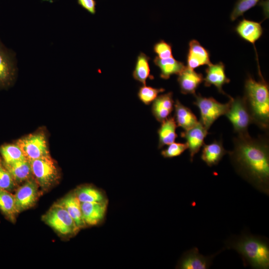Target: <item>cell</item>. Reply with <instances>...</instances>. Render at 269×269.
<instances>
[{
    "mask_svg": "<svg viewBox=\"0 0 269 269\" xmlns=\"http://www.w3.org/2000/svg\"><path fill=\"white\" fill-rule=\"evenodd\" d=\"M228 151L237 172L259 191L269 195V148L267 139L238 134Z\"/></svg>",
    "mask_w": 269,
    "mask_h": 269,
    "instance_id": "obj_1",
    "label": "cell"
},
{
    "mask_svg": "<svg viewBox=\"0 0 269 269\" xmlns=\"http://www.w3.org/2000/svg\"><path fill=\"white\" fill-rule=\"evenodd\" d=\"M225 249H233L241 256L244 267L256 269L269 268L268 240L248 232L228 239Z\"/></svg>",
    "mask_w": 269,
    "mask_h": 269,
    "instance_id": "obj_2",
    "label": "cell"
},
{
    "mask_svg": "<svg viewBox=\"0 0 269 269\" xmlns=\"http://www.w3.org/2000/svg\"><path fill=\"white\" fill-rule=\"evenodd\" d=\"M261 79L256 81L249 75L245 83L244 97L253 123L267 130L269 126V86L260 72Z\"/></svg>",
    "mask_w": 269,
    "mask_h": 269,
    "instance_id": "obj_3",
    "label": "cell"
},
{
    "mask_svg": "<svg viewBox=\"0 0 269 269\" xmlns=\"http://www.w3.org/2000/svg\"><path fill=\"white\" fill-rule=\"evenodd\" d=\"M42 220L64 236L75 235L80 230L67 211L57 203L43 216Z\"/></svg>",
    "mask_w": 269,
    "mask_h": 269,
    "instance_id": "obj_4",
    "label": "cell"
},
{
    "mask_svg": "<svg viewBox=\"0 0 269 269\" xmlns=\"http://www.w3.org/2000/svg\"><path fill=\"white\" fill-rule=\"evenodd\" d=\"M193 104L200 111V122L208 130L214 122L220 117L225 115L229 106V102L222 104L212 97H202L200 94L194 95Z\"/></svg>",
    "mask_w": 269,
    "mask_h": 269,
    "instance_id": "obj_5",
    "label": "cell"
},
{
    "mask_svg": "<svg viewBox=\"0 0 269 269\" xmlns=\"http://www.w3.org/2000/svg\"><path fill=\"white\" fill-rule=\"evenodd\" d=\"M34 178L43 190L54 185L59 178L58 168L51 156L30 161Z\"/></svg>",
    "mask_w": 269,
    "mask_h": 269,
    "instance_id": "obj_6",
    "label": "cell"
},
{
    "mask_svg": "<svg viewBox=\"0 0 269 269\" xmlns=\"http://www.w3.org/2000/svg\"><path fill=\"white\" fill-rule=\"evenodd\" d=\"M229 98V106L225 115L238 134L248 133V128L253 120L244 97L233 98L231 97Z\"/></svg>",
    "mask_w": 269,
    "mask_h": 269,
    "instance_id": "obj_7",
    "label": "cell"
},
{
    "mask_svg": "<svg viewBox=\"0 0 269 269\" xmlns=\"http://www.w3.org/2000/svg\"><path fill=\"white\" fill-rule=\"evenodd\" d=\"M16 143L21 149L26 159L29 161L50 156L46 137L42 133L30 134L19 139Z\"/></svg>",
    "mask_w": 269,
    "mask_h": 269,
    "instance_id": "obj_8",
    "label": "cell"
},
{
    "mask_svg": "<svg viewBox=\"0 0 269 269\" xmlns=\"http://www.w3.org/2000/svg\"><path fill=\"white\" fill-rule=\"evenodd\" d=\"M16 71L15 54L0 39V89H6L13 84Z\"/></svg>",
    "mask_w": 269,
    "mask_h": 269,
    "instance_id": "obj_9",
    "label": "cell"
},
{
    "mask_svg": "<svg viewBox=\"0 0 269 269\" xmlns=\"http://www.w3.org/2000/svg\"><path fill=\"white\" fill-rule=\"evenodd\" d=\"M38 184L31 178L18 188L14 196L15 207L17 213L33 206L39 196Z\"/></svg>",
    "mask_w": 269,
    "mask_h": 269,
    "instance_id": "obj_10",
    "label": "cell"
},
{
    "mask_svg": "<svg viewBox=\"0 0 269 269\" xmlns=\"http://www.w3.org/2000/svg\"><path fill=\"white\" fill-rule=\"evenodd\" d=\"M210 256H204L200 254L196 247L186 251L183 255L177 264L176 268L180 269H207L212 264L214 258L220 253Z\"/></svg>",
    "mask_w": 269,
    "mask_h": 269,
    "instance_id": "obj_11",
    "label": "cell"
},
{
    "mask_svg": "<svg viewBox=\"0 0 269 269\" xmlns=\"http://www.w3.org/2000/svg\"><path fill=\"white\" fill-rule=\"evenodd\" d=\"M208 134V130L200 122L192 128L181 133V136L186 140L190 161H193L195 154L198 152L204 144V139Z\"/></svg>",
    "mask_w": 269,
    "mask_h": 269,
    "instance_id": "obj_12",
    "label": "cell"
},
{
    "mask_svg": "<svg viewBox=\"0 0 269 269\" xmlns=\"http://www.w3.org/2000/svg\"><path fill=\"white\" fill-rule=\"evenodd\" d=\"M206 75L203 81L205 87L213 85L217 89L218 92L230 98L223 91V86L230 81L226 75L225 65L223 63L220 62L217 64L212 63L208 66L205 69Z\"/></svg>",
    "mask_w": 269,
    "mask_h": 269,
    "instance_id": "obj_13",
    "label": "cell"
},
{
    "mask_svg": "<svg viewBox=\"0 0 269 269\" xmlns=\"http://www.w3.org/2000/svg\"><path fill=\"white\" fill-rule=\"evenodd\" d=\"M209 51L196 40L193 39L189 43V49L187 54V67L193 69L202 65H210V61Z\"/></svg>",
    "mask_w": 269,
    "mask_h": 269,
    "instance_id": "obj_14",
    "label": "cell"
},
{
    "mask_svg": "<svg viewBox=\"0 0 269 269\" xmlns=\"http://www.w3.org/2000/svg\"><path fill=\"white\" fill-rule=\"evenodd\" d=\"M108 203L81 202L83 220L86 225L99 224L104 219Z\"/></svg>",
    "mask_w": 269,
    "mask_h": 269,
    "instance_id": "obj_15",
    "label": "cell"
},
{
    "mask_svg": "<svg viewBox=\"0 0 269 269\" xmlns=\"http://www.w3.org/2000/svg\"><path fill=\"white\" fill-rule=\"evenodd\" d=\"M178 75L177 82L180 92L185 95L196 94V90L204 80L202 74L187 67Z\"/></svg>",
    "mask_w": 269,
    "mask_h": 269,
    "instance_id": "obj_16",
    "label": "cell"
},
{
    "mask_svg": "<svg viewBox=\"0 0 269 269\" xmlns=\"http://www.w3.org/2000/svg\"><path fill=\"white\" fill-rule=\"evenodd\" d=\"M174 102L171 92L158 95L152 103L151 113L155 119L162 123L170 117Z\"/></svg>",
    "mask_w": 269,
    "mask_h": 269,
    "instance_id": "obj_17",
    "label": "cell"
},
{
    "mask_svg": "<svg viewBox=\"0 0 269 269\" xmlns=\"http://www.w3.org/2000/svg\"><path fill=\"white\" fill-rule=\"evenodd\" d=\"M235 31L242 39L255 45L263 33L261 22L243 19L237 25Z\"/></svg>",
    "mask_w": 269,
    "mask_h": 269,
    "instance_id": "obj_18",
    "label": "cell"
},
{
    "mask_svg": "<svg viewBox=\"0 0 269 269\" xmlns=\"http://www.w3.org/2000/svg\"><path fill=\"white\" fill-rule=\"evenodd\" d=\"M57 203L67 211L80 229L86 226L82 217L81 202L74 192L68 194Z\"/></svg>",
    "mask_w": 269,
    "mask_h": 269,
    "instance_id": "obj_19",
    "label": "cell"
},
{
    "mask_svg": "<svg viewBox=\"0 0 269 269\" xmlns=\"http://www.w3.org/2000/svg\"><path fill=\"white\" fill-rule=\"evenodd\" d=\"M202 147L201 158L210 167L217 165L223 156L228 153L222 141L215 140L210 144H204Z\"/></svg>",
    "mask_w": 269,
    "mask_h": 269,
    "instance_id": "obj_20",
    "label": "cell"
},
{
    "mask_svg": "<svg viewBox=\"0 0 269 269\" xmlns=\"http://www.w3.org/2000/svg\"><path fill=\"white\" fill-rule=\"evenodd\" d=\"M174 119L176 125L184 131L192 128L199 122L192 111L183 105L178 100H176L174 102Z\"/></svg>",
    "mask_w": 269,
    "mask_h": 269,
    "instance_id": "obj_21",
    "label": "cell"
},
{
    "mask_svg": "<svg viewBox=\"0 0 269 269\" xmlns=\"http://www.w3.org/2000/svg\"><path fill=\"white\" fill-rule=\"evenodd\" d=\"M3 165L9 172L16 183H21L32 178L30 162L26 159Z\"/></svg>",
    "mask_w": 269,
    "mask_h": 269,
    "instance_id": "obj_22",
    "label": "cell"
},
{
    "mask_svg": "<svg viewBox=\"0 0 269 269\" xmlns=\"http://www.w3.org/2000/svg\"><path fill=\"white\" fill-rule=\"evenodd\" d=\"M153 62L160 70V77L165 80L172 75H178L186 67L183 62L176 60L173 57L162 59L156 56Z\"/></svg>",
    "mask_w": 269,
    "mask_h": 269,
    "instance_id": "obj_23",
    "label": "cell"
},
{
    "mask_svg": "<svg viewBox=\"0 0 269 269\" xmlns=\"http://www.w3.org/2000/svg\"><path fill=\"white\" fill-rule=\"evenodd\" d=\"M177 127L174 117H169L161 123V125L157 131L158 148H161L175 141L177 137V134L176 133Z\"/></svg>",
    "mask_w": 269,
    "mask_h": 269,
    "instance_id": "obj_24",
    "label": "cell"
},
{
    "mask_svg": "<svg viewBox=\"0 0 269 269\" xmlns=\"http://www.w3.org/2000/svg\"><path fill=\"white\" fill-rule=\"evenodd\" d=\"M74 192L80 202L108 203L103 192L91 185L79 186Z\"/></svg>",
    "mask_w": 269,
    "mask_h": 269,
    "instance_id": "obj_25",
    "label": "cell"
},
{
    "mask_svg": "<svg viewBox=\"0 0 269 269\" xmlns=\"http://www.w3.org/2000/svg\"><path fill=\"white\" fill-rule=\"evenodd\" d=\"M150 58L143 52L137 56L134 69L133 72L134 79L142 85H146L148 78L152 79L153 77L150 74L149 64Z\"/></svg>",
    "mask_w": 269,
    "mask_h": 269,
    "instance_id": "obj_26",
    "label": "cell"
},
{
    "mask_svg": "<svg viewBox=\"0 0 269 269\" xmlns=\"http://www.w3.org/2000/svg\"><path fill=\"white\" fill-rule=\"evenodd\" d=\"M0 210L11 221H14L18 213L14 196L9 191L0 189Z\"/></svg>",
    "mask_w": 269,
    "mask_h": 269,
    "instance_id": "obj_27",
    "label": "cell"
},
{
    "mask_svg": "<svg viewBox=\"0 0 269 269\" xmlns=\"http://www.w3.org/2000/svg\"><path fill=\"white\" fill-rule=\"evenodd\" d=\"M0 153L3 163L6 164L26 159L21 149L16 143L1 146Z\"/></svg>",
    "mask_w": 269,
    "mask_h": 269,
    "instance_id": "obj_28",
    "label": "cell"
},
{
    "mask_svg": "<svg viewBox=\"0 0 269 269\" xmlns=\"http://www.w3.org/2000/svg\"><path fill=\"white\" fill-rule=\"evenodd\" d=\"M164 91L163 88H155L143 85L138 89L137 97L142 103L146 105H148L154 101L159 93Z\"/></svg>",
    "mask_w": 269,
    "mask_h": 269,
    "instance_id": "obj_29",
    "label": "cell"
},
{
    "mask_svg": "<svg viewBox=\"0 0 269 269\" xmlns=\"http://www.w3.org/2000/svg\"><path fill=\"white\" fill-rule=\"evenodd\" d=\"M16 183L0 159V189L11 191L16 187Z\"/></svg>",
    "mask_w": 269,
    "mask_h": 269,
    "instance_id": "obj_30",
    "label": "cell"
},
{
    "mask_svg": "<svg viewBox=\"0 0 269 269\" xmlns=\"http://www.w3.org/2000/svg\"><path fill=\"white\" fill-rule=\"evenodd\" d=\"M260 0H238L231 12L230 18L232 21L236 20L238 17L255 6Z\"/></svg>",
    "mask_w": 269,
    "mask_h": 269,
    "instance_id": "obj_31",
    "label": "cell"
},
{
    "mask_svg": "<svg viewBox=\"0 0 269 269\" xmlns=\"http://www.w3.org/2000/svg\"><path fill=\"white\" fill-rule=\"evenodd\" d=\"M188 148L187 143L173 142L168 145L165 149L162 150L161 154L164 158H172L180 155Z\"/></svg>",
    "mask_w": 269,
    "mask_h": 269,
    "instance_id": "obj_32",
    "label": "cell"
},
{
    "mask_svg": "<svg viewBox=\"0 0 269 269\" xmlns=\"http://www.w3.org/2000/svg\"><path fill=\"white\" fill-rule=\"evenodd\" d=\"M153 50L157 54V57L160 59H164L173 57L171 45L163 40L156 42L153 46Z\"/></svg>",
    "mask_w": 269,
    "mask_h": 269,
    "instance_id": "obj_33",
    "label": "cell"
},
{
    "mask_svg": "<svg viewBox=\"0 0 269 269\" xmlns=\"http://www.w3.org/2000/svg\"><path fill=\"white\" fill-rule=\"evenodd\" d=\"M79 5L92 14L96 13V1L95 0H77Z\"/></svg>",
    "mask_w": 269,
    "mask_h": 269,
    "instance_id": "obj_34",
    "label": "cell"
}]
</instances>
